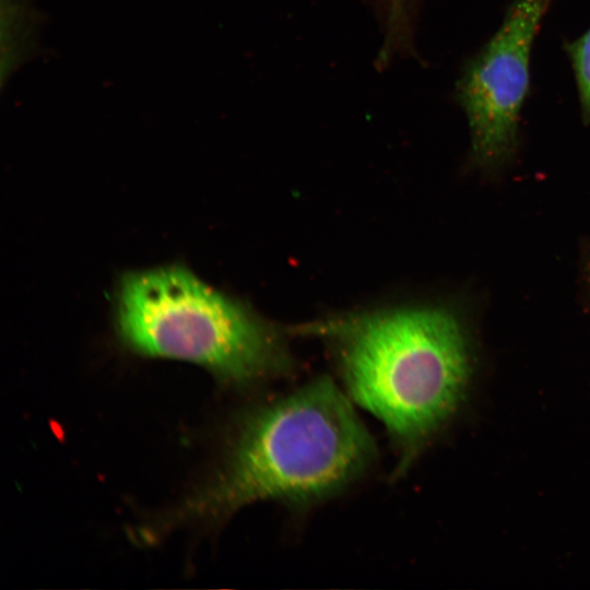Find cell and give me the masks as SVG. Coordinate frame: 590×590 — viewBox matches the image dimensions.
<instances>
[{
  "mask_svg": "<svg viewBox=\"0 0 590 590\" xmlns=\"http://www.w3.org/2000/svg\"><path fill=\"white\" fill-rule=\"evenodd\" d=\"M543 1L546 2V3L548 4V2H550L551 0H543Z\"/></svg>",
  "mask_w": 590,
  "mask_h": 590,
  "instance_id": "cell-7",
  "label": "cell"
},
{
  "mask_svg": "<svg viewBox=\"0 0 590 590\" xmlns=\"http://www.w3.org/2000/svg\"><path fill=\"white\" fill-rule=\"evenodd\" d=\"M385 14L386 42L380 58L408 47L411 35L412 0H380Z\"/></svg>",
  "mask_w": 590,
  "mask_h": 590,
  "instance_id": "cell-5",
  "label": "cell"
},
{
  "mask_svg": "<svg viewBox=\"0 0 590 590\" xmlns=\"http://www.w3.org/2000/svg\"><path fill=\"white\" fill-rule=\"evenodd\" d=\"M583 118L590 122V28L569 46Z\"/></svg>",
  "mask_w": 590,
  "mask_h": 590,
  "instance_id": "cell-6",
  "label": "cell"
},
{
  "mask_svg": "<svg viewBox=\"0 0 590 590\" xmlns=\"http://www.w3.org/2000/svg\"><path fill=\"white\" fill-rule=\"evenodd\" d=\"M546 7L543 0H515L459 82L473 154L483 164L506 158L515 148L529 86L531 48Z\"/></svg>",
  "mask_w": 590,
  "mask_h": 590,
  "instance_id": "cell-4",
  "label": "cell"
},
{
  "mask_svg": "<svg viewBox=\"0 0 590 590\" xmlns=\"http://www.w3.org/2000/svg\"><path fill=\"white\" fill-rule=\"evenodd\" d=\"M113 318L119 341L130 351L198 364L225 385H260L293 368L270 327L181 263L121 273Z\"/></svg>",
  "mask_w": 590,
  "mask_h": 590,
  "instance_id": "cell-3",
  "label": "cell"
},
{
  "mask_svg": "<svg viewBox=\"0 0 590 590\" xmlns=\"http://www.w3.org/2000/svg\"><path fill=\"white\" fill-rule=\"evenodd\" d=\"M376 453L345 391L318 377L243 415L220 473L186 511L227 516L259 500L307 507L358 481Z\"/></svg>",
  "mask_w": 590,
  "mask_h": 590,
  "instance_id": "cell-1",
  "label": "cell"
},
{
  "mask_svg": "<svg viewBox=\"0 0 590 590\" xmlns=\"http://www.w3.org/2000/svg\"><path fill=\"white\" fill-rule=\"evenodd\" d=\"M316 330L333 341L345 393L386 427L402 475L463 400L470 359L459 321L446 309L408 308Z\"/></svg>",
  "mask_w": 590,
  "mask_h": 590,
  "instance_id": "cell-2",
  "label": "cell"
}]
</instances>
